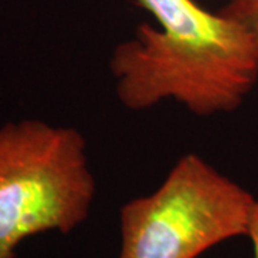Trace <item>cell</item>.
<instances>
[{
  "mask_svg": "<svg viewBox=\"0 0 258 258\" xmlns=\"http://www.w3.org/2000/svg\"><path fill=\"white\" fill-rule=\"evenodd\" d=\"M157 20L141 23L111 56L116 96L129 111L178 102L197 116L238 109L258 82L247 29L195 0H135Z\"/></svg>",
  "mask_w": 258,
  "mask_h": 258,
  "instance_id": "obj_1",
  "label": "cell"
},
{
  "mask_svg": "<svg viewBox=\"0 0 258 258\" xmlns=\"http://www.w3.org/2000/svg\"><path fill=\"white\" fill-rule=\"evenodd\" d=\"M95 195L86 139L78 129L35 118L0 126V258H16L30 237L76 230Z\"/></svg>",
  "mask_w": 258,
  "mask_h": 258,
  "instance_id": "obj_2",
  "label": "cell"
},
{
  "mask_svg": "<svg viewBox=\"0 0 258 258\" xmlns=\"http://www.w3.org/2000/svg\"><path fill=\"white\" fill-rule=\"evenodd\" d=\"M255 203L198 154L182 155L154 192L122 205L118 258H198L248 237Z\"/></svg>",
  "mask_w": 258,
  "mask_h": 258,
  "instance_id": "obj_3",
  "label": "cell"
},
{
  "mask_svg": "<svg viewBox=\"0 0 258 258\" xmlns=\"http://www.w3.org/2000/svg\"><path fill=\"white\" fill-rule=\"evenodd\" d=\"M220 12L247 29L258 50V0H228Z\"/></svg>",
  "mask_w": 258,
  "mask_h": 258,
  "instance_id": "obj_4",
  "label": "cell"
},
{
  "mask_svg": "<svg viewBox=\"0 0 258 258\" xmlns=\"http://www.w3.org/2000/svg\"><path fill=\"white\" fill-rule=\"evenodd\" d=\"M248 238L252 242V248H254V258H258V200L252 211L251 217V224H249Z\"/></svg>",
  "mask_w": 258,
  "mask_h": 258,
  "instance_id": "obj_5",
  "label": "cell"
}]
</instances>
